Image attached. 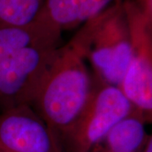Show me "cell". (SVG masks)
<instances>
[{
  "instance_id": "cell-1",
  "label": "cell",
  "mask_w": 152,
  "mask_h": 152,
  "mask_svg": "<svg viewBox=\"0 0 152 152\" xmlns=\"http://www.w3.org/2000/svg\"><path fill=\"white\" fill-rule=\"evenodd\" d=\"M105 11L83 24L65 45L58 48L31 106L60 140L81 113L91 92L92 76L87 67V56Z\"/></svg>"
},
{
  "instance_id": "cell-2",
  "label": "cell",
  "mask_w": 152,
  "mask_h": 152,
  "mask_svg": "<svg viewBox=\"0 0 152 152\" xmlns=\"http://www.w3.org/2000/svg\"><path fill=\"white\" fill-rule=\"evenodd\" d=\"M134 111L118 86L92 76V89L81 113L61 140L68 152H93L110 129Z\"/></svg>"
},
{
  "instance_id": "cell-3",
  "label": "cell",
  "mask_w": 152,
  "mask_h": 152,
  "mask_svg": "<svg viewBox=\"0 0 152 152\" xmlns=\"http://www.w3.org/2000/svg\"><path fill=\"white\" fill-rule=\"evenodd\" d=\"M131 38V58L120 90L146 123H152V30L138 0H124Z\"/></svg>"
},
{
  "instance_id": "cell-4",
  "label": "cell",
  "mask_w": 152,
  "mask_h": 152,
  "mask_svg": "<svg viewBox=\"0 0 152 152\" xmlns=\"http://www.w3.org/2000/svg\"><path fill=\"white\" fill-rule=\"evenodd\" d=\"M59 47L32 45L0 61L1 113L23 106H32Z\"/></svg>"
},
{
  "instance_id": "cell-5",
  "label": "cell",
  "mask_w": 152,
  "mask_h": 152,
  "mask_svg": "<svg viewBox=\"0 0 152 152\" xmlns=\"http://www.w3.org/2000/svg\"><path fill=\"white\" fill-rule=\"evenodd\" d=\"M131 38L124 0H116L105 15L92 38L87 60L94 75L118 86L124 80L131 58Z\"/></svg>"
},
{
  "instance_id": "cell-6",
  "label": "cell",
  "mask_w": 152,
  "mask_h": 152,
  "mask_svg": "<svg viewBox=\"0 0 152 152\" xmlns=\"http://www.w3.org/2000/svg\"><path fill=\"white\" fill-rule=\"evenodd\" d=\"M0 151L63 152L59 137L31 106L0 114Z\"/></svg>"
},
{
  "instance_id": "cell-7",
  "label": "cell",
  "mask_w": 152,
  "mask_h": 152,
  "mask_svg": "<svg viewBox=\"0 0 152 152\" xmlns=\"http://www.w3.org/2000/svg\"><path fill=\"white\" fill-rule=\"evenodd\" d=\"M116 0H46L36 19L61 36L64 31L81 26L97 16Z\"/></svg>"
},
{
  "instance_id": "cell-8",
  "label": "cell",
  "mask_w": 152,
  "mask_h": 152,
  "mask_svg": "<svg viewBox=\"0 0 152 152\" xmlns=\"http://www.w3.org/2000/svg\"><path fill=\"white\" fill-rule=\"evenodd\" d=\"M145 124L141 115L134 109L114 125L93 152H140L148 140Z\"/></svg>"
},
{
  "instance_id": "cell-9",
  "label": "cell",
  "mask_w": 152,
  "mask_h": 152,
  "mask_svg": "<svg viewBox=\"0 0 152 152\" xmlns=\"http://www.w3.org/2000/svg\"><path fill=\"white\" fill-rule=\"evenodd\" d=\"M61 37L37 20L27 26H0V61L26 47L48 44L59 46Z\"/></svg>"
},
{
  "instance_id": "cell-10",
  "label": "cell",
  "mask_w": 152,
  "mask_h": 152,
  "mask_svg": "<svg viewBox=\"0 0 152 152\" xmlns=\"http://www.w3.org/2000/svg\"><path fill=\"white\" fill-rule=\"evenodd\" d=\"M46 0H0V26L23 27L37 18Z\"/></svg>"
},
{
  "instance_id": "cell-11",
  "label": "cell",
  "mask_w": 152,
  "mask_h": 152,
  "mask_svg": "<svg viewBox=\"0 0 152 152\" xmlns=\"http://www.w3.org/2000/svg\"><path fill=\"white\" fill-rule=\"evenodd\" d=\"M139 3L142 5V7L146 11L147 15L149 16L151 26L152 30V0H138Z\"/></svg>"
},
{
  "instance_id": "cell-12",
  "label": "cell",
  "mask_w": 152,
  "mask_h": 152,
  "mask_svg": "<svg viewBox=\"0 0 152 152\" xmlns=\"http://www.w3.org/2000/svg\"><path fill=\"white\" fill-rule=\"evenodd\" d=\"M143 152H152V135L148 138Z\"/></svg>"
},
{
  "instance_id": "cell-13",
  "label": "cell",
  "mask_w": 152,
  "mask_h": 152,
  "mask_svg": "<svg viewBox=\"0 0 152 152\" xmlns=\"http://www.w3.org/2000/svg\"><path fill=\"white\" fill-rule=\"evenodd\" d=\"M94 152H101V151H94Z\"/></svg>"
},
{
  "instance_id": "cell-14",
  "label": "cell",
  "mask_w": 152,
  "mask_h": 152,
  "mask_svg": "<svg viewBox=\"0 0 152 152\" xmlns=\"http://www.w3.org/2000/svg\"><path fill=\"white\" fill-rule=\"evenodd\" d=\"M0 152H3V151H0Z\"/></svg>"
}]
</instances>
